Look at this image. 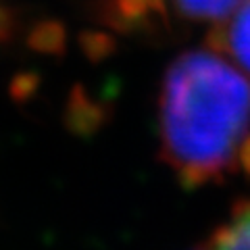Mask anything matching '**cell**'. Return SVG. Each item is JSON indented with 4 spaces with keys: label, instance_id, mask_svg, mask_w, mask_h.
<instances>
[{
    "label": "cell",
    "instance_id": "obj_1",
    "mask_svg": "<svg viewBox=\"0 0 250 250\" xmlns=\"http://www.w3.org/2000/svg\"><path fill=\"white\" fill-rule=\"evenodd\" d=\"M250 125V82L221 52L190 50L171 62L159 103L161 154L186 188L219 182Z\"/></svg>",
    "mask_w": 250,
    "mask_h": 250
},
{
    "label": "cell",
    "instance_id": "obj_2",
    "mask_svg": "<svg viewBox=\"0 0 250 250\" xmlns=\"http://www.w3.org/2000/svg\"><path fill=\"white\" fill-rule=\"evenodd\" d=\"M208 42L213 50L228 54L231 61H236V65L250 73V0H242L229 19L217 23Z\"/></svg>",
    "mask_w": 250,
    "mask_h": 250
},
{
    "label": "cell",
    "instance_id": "obj_3",
    "mask_svg": "<svg viewBox=\"0 0 250 250\" xmlns=\"http://www.w3.org/2000/svg\"><path fill=\"white\" fill-rule=\"evenodd\" d=\"M165 17V0H106L103 4V21L125 34L152 29Z\"/></svg>",
    "mask_w": 250,
    "mask_h": 250
},
{
    "label": "cell",
    "instance_id": "obj_4",
    "mask_svg": "<svg viewBox=\"0 0 250 250\" xmlns=\"http://www.w3.org/2000/svg\"><path fill=\"white\" fill-rule=\"evenodd\" d=\"M208 250H250V202H240L233 219L219 228Z\"/></svg>",
    "mask_w": 250,
    "mask_h": 250
},
{
    "label": "cell",
    "instance_id": "obj_5",
    "mask_svg": "<svg viewBox=\"0 0 250 250\" xmlns=\"http://www.w3.org/2000/svg\"><path fill=\"white\" fill-rule=\"evenodd\" d=\"M103 108L94 98H90L83 90H73L67 104V125L75 134H92L100 127Z\"/></svg>",
    "mask_w": 250,
    "mask_h": 250
},
{
    "label": "cell",
    "instance_id": "obj_6",
    "mask_svg": "<svg viewBox=\"0 0 250 250\" xmlns=\"http://www.w3.org/2000/svg\"><path fill=\"white\" fill-rule=\"evenodd\" d=\"M242 0H173L175 9L194 21H223Z\"/></svg>",
    "mask_w": 250,
    "mask_h": 250
},
{
    "label": "cell",
    "instance_id": "obj_7",
    "mask_svg": "<svg viewBox=\"0 0 250 250\" xmlns=\"http://www.w3.org/2000/svg\"><path fill=\"white\" fill-rule=\"evenodd\" d=\"M62 42H65V31L57 23H44L34 34V44L40 50L57 52L62 48Z\"/></svg>",
    "mask_w": 250,
    "mask_h": 250
},
{
    "label": "cell",
    "instance_id": "obj_8",
    "mask_svg": "<svg viewBox=\"0 0 250 250\" xmlns=\"http://www.w3.org/2000/svg\"><path fill=\"white\" fill-rule=\"evenodd\" d=\"M238 159H240V165L242 169L246 171V175L250 177V136L244 138V142L240 146V152H238Z\"/></svg>",
    "mask_w": 250,
    "mask_h": 250
}]
</instances>
